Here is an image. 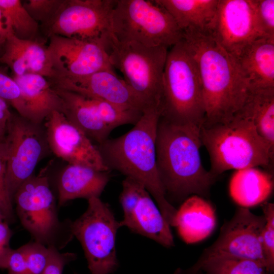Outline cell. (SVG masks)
Returning <instances> with one entry per match:
<instances>
[{
    "label": "cell",
    "instance_id": "cell-1",
    "mask_svg": "<svg viewBox=\"0 0 274 274\" xmlns=\"http://www.w3.org/2000/svg\"><path fill=\"white\" fill-rule=\"evenodd\" d=\"M183 32L201 81L205 109L202 125L229 122L241 109L249 92L236 61L210 33L194 30Z\"/></svg>",
    "mask_w": 274,
    "mask_h": 274
},
{
    "label": "cell",
    "instance_id": "cell-2",
    "mask_svg": "<svg viewBox=\"0 0 274 274\" xmlns=\"http://www.w3.org/2000/svg\"><path fill=\"white\" fill-rule=\"evenodd\" d=\"M200 129L159 118L156 140V165L168 201L170 199L184 201L194 195L203 198L210 195L216 179L201 162Z\"/></svg>",
    "mask_w": 274,
    "mask_h": 274
},
{
    "label": "cell",
    "instance_id": "cell-3",
    "mask_svg": "<svg viewBox=\"0 0 274 274\" xmlns=\"http://www.w3.org/2000/svg\"><path fill=\"white\" fill-rule=\"evenodd\" d=\"M160 113L159 108L145 109L130 130L119 137L108 139L97 147L108 168L143 184L166 221L174 227L177 210L166 197L156 165V140Z\"/></svg>",
    "mask_w": 274,
    "mask_h": 274
},
{
    "label": "cell",
    "instance_id": "cell-4",
    "mask_svg": "<svg viewBox=\"0 0 274 274\" xmlns=\"http://www.w3.org/2000/svg\"><path fill=\"white\" fill-rule=\"evenodd\" d=\"M200 136L217 179L226 171L261 166L273 174L274 153L250 119L237 112L229 122L201 125Z\"/></svg>",
    "mask_w": 274,
    "mask_h": 274
},
{
    "label": "cell",
    "instance_id": "cell-5",
    "mask_svg": "<svg viewBox=\"0 0 274 274\" xmlns=\"http://www.w3.org/2000/svg\"><path fill=\"white\" fill-rule=\"evenodd\" d=\"M160 118L178 125L201 127L205 118L201 81L183 40L168 50L162 78Z\"/></svg>",
    "mask_w": 274,
    "mask_h": 274
},
{
    "label": "cell",
    "instance_id": "cell-6",
    "mask_svg": "<svg viewBox=\"0 0 274 274\" xmlns=\"http://www.w3.org/2000/svg\"><path fill=\"white\" fill-rule=\"evenodd\" d=\"M14 201L21 224L34 241L60 250L74 238L72 221L59 219L47 168L27 179L17 189Z\"/></svg>",
    "mask_w": 274,
    "mask_h": 274
},
{
    "label": "cell",
    "instance_id": "cell-7",
    "mask_svg": "<svg viewBox=\"0 0 274 274\" xmlns=\"http://www.w3.org/2000/svg\"><path fill=\"white\" fill-rule=\"evenodd\" d=\"M103 44L111 65L122 73L124 80L146 109H160L163 74L169 48L120 42L111 31L104 39Z\"/></svg>",
    "mask_w": 274,
    "mask_h": 274
},
{
    "label": "cell",
    "instance_id": "cell-8",
    "mask_svg": "<svg viewBox=\"0 0 274 274\" xmlns=\"http://www.w3.org/2000/svg\"><path fill=\"white\" fill-rule=\"evenodd\" d=\"M111 31L119 41L148 47L169 48L183 39L172 16L155 1L116 0Z\"/></svg>",
    "mask_w": 274,
    "mask_h": 274
},
{
    "label": "cell",
    "instance_id": "cell-9",
    "mask_svg": "<svg viewBox=\"0 0 274 274\" xmlns=\"http://www.w3.org/2000/svg\"><path fill=\"white\" fill-rule=\"evenodd\" d=\"M87 201L84 213L72 221V231L82 247L91 274H111L118 267L116 240L120 221L99 197Z\"/></svg>",
    "mask_w": 274,
    "mask_h": 274
},
{
    "label": "cell",
    "instance_id": "cell-10",
    "mask_svg": "<svg viewBox=\"0 0 274 274\" xmlns=\"http://www.w3.org/2000/svg\"><path fill=\"white\" fill-rule=\"evenodd\" d=\"M44 132L40 125L12 113L5 139L7 146L6 186L13 203L17 189L33 175L48 146Z\"/></svg>",
    "mask_w": 274,
    "mask_h": 274
},
{
    "label": "cell",
    "instance_id": "cell-11",
    "mask_svg": "<svg viewBox=\"0 0 274 274\" xmlns=\"http://www.w3.org/2000/svg\"><path fill=\"white\" fill-rule=\"evenodd\" d=\"M116 0H63L58 10L42 26L46 35L103 43L111 31Z\"/></svg>",
    "mask_w": 274,
    "mask_h": 274
},
{
    "label": "cell",
    "instance_id": "cell-12",
    "mask_svg": "<svg viewBox=\"0 0 274 274\" xmlns=\"http://www.w3.org/2000/svg\"><path fill=\"white\" fill-rule=\"evenodd\" d=\"M119 200L123 218L121 227L149 238L165 248L174 246L170 226L143 184L126 177Z\"/></svg>",
    "mask_w": 274,
    "mask_h": 274
},
{
    "label": "cell",
    "instance_id": "cell-13",
    "mask_svg": "<svg viewBox=\"0 0 274 274\" xmlns=\"http://www.w3.org/2000/svg\"><path fill=\"white\" fill-rule=\"evenodd\" d=\"M265 223L263 214L257 215L248 208L238 207L232 218L222 226L217 239L204 250L200 258L235 257L254 260L265 268L261 245Z\"/></svg>",
    "mask_w": 274,
    "mask_h": 274
},
{
    "label": "cell",
    "instance_id": "cell-14",
    "mask_svg": "<svg viewBox=\"0 0 274 274\" xmlns=\"http://www.w3.org/2000/svg\"><path fill=\"white\" fill-rule=\"evenodd\" d=\"M49 38L47 48L55 74L53 79L83 77L103 70L114 71L103 43L58 36Z\"/></svg>",
    "mask_w": 274,
    "mask_h": 274
},
{
    "label": "cell",
    "instance_id": "cell-15",
    "mask_svg": "<svg viewBox=\"0 0 274 274\" xmlns=\"http://www.w3.org/2000/svg\"><path fill=\"white\" fill-rule=\"evenodd\" d=\"M210 34L235 60L252 42L266 37L258 25L254 0H219Z\"/></svg>",
    "mask_w": 274,
    "mask_h": 274
},
{
    "label": "cell",
    "instance_id": "cell-16",
    "mask_svg": "<svg viewBox=\"0 0 274 274\" xmlns=\"http://www.w3.org/2000/svg\"><path fill=\"white\" fill-rule=\"evenodd\" d=\"M48 147L57 157L68 164L109 172L97 146L59 111L52 113L44 121Z\"/></svg>",
    "mask_w": 274,
    "mask_h": 274
},
{
    "label": "cell",
    "instance_id": "cell-17",
    "mask_svg": "<svg viewBox=\"0 0 274 274\" xmlns=\"http://www.w3.org/2000/svg\"><path fill=\"white\" fill-rule=\"evenodd\" d=\"M53 87L99 99L126 109L143 112L145 106L124 80L114 71L103 70L76 78L50 80Z\"/></svg>",
    "mask_w": 274,
    "mask_h": 274
},
{
    "label": "cell",
    "instance_id": "cell-18",
    "mask_svg": "<svg viewBox=\"0 0 274 274\" xmlns=\"http://www.w3.org/2000/svg\"><path fill=\"white\" fill-rule=\"evenodd\" d=\"M0 55V63L7 65L14 76L37 74L51 80L55 74L49 57L47 46L36 40L16 37L10 29Z\"/></svg>",
    "mask_w": 274,
    "mask_h": 274
},
{
    "label": "cell",
    "instance_id": "cell-19",
    "mask_svg": "<svg viewBox=\"0 0 274 274\" xmlns=\"http://www.w3.org/2000/svg\"><path fill=\"white\" fill-rule=\"evenodd\" d=\"M109 180V172L68 164L57 178L58 206L75 199L99 197Z\"/></svg>",
    "mask_w": 274,
    "mask_h": 274
},
{
    "label": "cell",
    "instance_id": "cell-20",
    "mask_svg": "<svg viewBox=\"0 0 274 274\" xmlns=\"http://www.w3.org/2000/svg\"><path fill=\"white\" fill-rule=\"evenodd\" d=\"M235 60L249 90L274 89V38H258Z\"/></svg>",
    "mask_w": 274,
    "mask_h": 274
},
{
    "label": "cell",
    "instance_id": "cell-21",
    "mask_svg": "<svg viewBox=\"0 0 274 274\" xmlns=\"http://www.w3.org/2000/svg\"><path fill=\"white\" fill-rule=\"evenodd\" d=\"M28 113V119L41 124L53 112L62 113L63 102L49 80L37 74L14 76Z\"/></svg>",
    "mask_w": 274,
    "mask_h": 274
},
{
    "label": "cell",
    "instance_id": "cell-22",
    "mask_svg": "<svg viewBox=\"0 0 274 274\" xmlns=\"http://www.w3.org/2000/svg\"><path fill=\"white\" fill-rule=\"evenodd\" d=\"M216 224L215 211L204 198L192 195L177 210L174 226L187 244L196 243L208 237Z\"/></svg>",
    "mask_w": 274,
    "mask_h": 274
},
{
    "label": "cell",
    "instance_id": "cell-23",
    "mask_svg": "<svg viewBox=\"0 0 274 274\" xmlns=\"http://www.w3.org/2000/svg\"><path fill=\"white\" fill-rule=\"evenodd\" d=\"M53 87L62 100V113L70 122L98 145L109 139L112 129L100 119L88 98L75 92Z\"/></svg>",
    "mask_w": 274,
    "mask_h": 274
},
{
    "label": "cell",
    "instance_id": "cell-24",
    "mask_svg": "<svg viewBox=\"0 0 274 274\" xmlns=\"http://www.w3.org/2000/svg\"><path fill=\"white\" fill-rule=\"evenodd\" d=\"M229 193L241 207L248 208L264 203L273 189V174L258 167L236 170L229 183Z\"/></svg>",
    "mask_w": 274,
    "mask_h": 274
},
{
    "label": "cell",
    "instance_id": "cell-25",
    "mask_svg": "<svg viewBox=\"0 0 274 274\" xmlns=\"http://www.w3.org/2000/svg\"><path fill=\"white\" fill-rule=\"evenodd\" d=\"M219 0H155L172 16L183 32L210 33Z\"/></svg>",
    "mask_w": 274,
    "mask_h": 274
},
{
    "label": "cell",
    "instance_id": "cell-26",
    "mask_svg": "<svg viewBox=\"0 0 274 274\" xmlns=\"http://www.w3.org/2000/svg\"><path fill=\"white\" fill-rule=\"evenodd\" d=\"M237 112L251 120L258 133L274 153V89L249 90Z\"/></svg>",
    "mask_w": 274,
    "mask_h": 274
},
{
    "label": "cell",
    "instance_id": "cell-27",
    "mask_svg": "<svg viewBox=\"0 0 274 274\" xmlns=\"http://www.w3.org/2000/svg\"><path fill=\"white\" fill-rule=\"evenodd\" d=\"M174 274H268L254 260L227 256L199 258L191 267L178 268Z\"/></svg>",
    "mask_w": 274,
    "mask_h": 274
},
{
    "label": "cell",
    "instance_id": "cell-28",
    "mask_svg": "<svg viewBox=\"0 0 274 274\" xmlns=\"http://www.w3.org/2000/svg\"><path fill=\"white\" fill-rule=\"evenodd\" d=\"M0 11L6 29L17 38L35 40L39 23L34 20L20 0H0Z\"/></svg>",
    "mask_w": 274,
    "mask_h": 274
},
{
    "label": "cell",
    "instance_id": "cell-29",
    "mask_svg": "<svg viewBox=\"0 0 274 274\" xmlns=\"http://www.w3.org/2000/svg\"><path fill=\"white\" fill-rule=\"evenodd\" d=\"M87 98L100 119L112 130L123 125H134L143 113L136 110L124 109L101 99Z\"/></svg>",
    "mask_w": 274,
    "mask_h": 274
},
{
    "label": "cell",
    "instance_id": "cell-30",
    "mask_svg": "<svg viewBox=\"0 0 274 274\" xmlns=\"http://www.w3.org/2000/svg\"><path fill=\"white\" fill-rule=\"evenodd\" d=\"M265 223L261 234V245L268 274L274 271V204L264 202L261 204Z\"/></svg>",
    "mask_w": 274,
    "mask_h": 274
},
{
    "label": "cell",
    "instance_id": "cell-31",
    "mask_svg": "<svg viewBox=\"0 0 274 274\" xmlns=\"http://www.w3.org/2000/svg\"><path fill=\"white\" fill-rule=\"evenodd\" d=\"M20 249L24 257L28 274H43L48 261V247L33 241Z\"/></svg>",
    "mask_w": 274,
    "mask_h": 274
},
{
    "label": "cell",
    "instance_id": "cell-32",
    "mask_svg": "<svg viewBox=\"0 0 274 274\" xmlns=\"http://www.w3.org/2000/svg\"><path fill=\"white\" fill-rule=\"evenodd\" d=\"M0 97L10 104L21 117L28 120V113L19 87L13 78L0 70Z\"/></svg>",
    "mask_w": 274,
    "mask_h": 274
},
{
    "label": "cell",
    "instance_id": "cell-33",
    "mask_svg": "<svg viewBox=\"0 0 274 274\" xmlns=\"http://www.w3.org/2000/svg\"><path fill=\"white\" fill-rule=\"evenodd\" d=\"M6 164L7 146L4 137L0 139V209L8 223H13L15 217L13 202L6 186Z\"/></svg>",
    "mask_w": 274,
    "mask_h": 274
},
{
    "label": "cell",
    "instance_id": "cell-34",
    "mask_svg": "<svg viewBox=\"0 0 274 274\" xmlns=\"http://www.w3.org/2000/svg\"><path fill=\"white\" fill-rule=\"evenodd\" d=\"M63 0H28L22 2L31 17L44 25L55 15Z\"/></svg>",
    "mask_w": 274,
    "mask_h": 274
},
{
    "label": "cell",
    "instance_id": "cell-35",
    "mask_svg": "<svg viewBox=\"0 0 274 274\" xmlns=\"http://www.w3.org/2000/svg\"><path fill=\"white\" fill-rule=\"evenodd\" d=\"M257 24L261 33L274 38V0H254Z\"/></svg>",
    "mask_w": 274,
    "mask_h": 274
},
{
    "label": "cell",
    "instance_id": "cell-36",
    "mask_svg": "<svg viewBox=\"0 0 274 274\" xmlns=\"http://www.w3.org/2000/svg\"><path fill=\"white\" fill-rule=\"evenodd\" d=\"M48 249V261L43 274H62L65 266L77 258L74 253H61L53 247Z\"/></svg>",
    "mask_w": 274,
    "mask_h": 274
},
{
    "label": "cell",
    "instance_id": "cell-37",
    "mask_svg": "<svg viewBox=\"0 0 274 274\" xmlns=\"http://www.w3.org/2000/svg\"><path fill=\"white\" fill-rule=\"evenodd\" d=\"M12 234V231L7 222H0V268H6L8 259L12 250L9 242Z\"/></svg>",
    "mask_w": 274,
    "mask_h": 274
},
{
    "label": "cell",
    "instance_id": "cell-38",
    "mask_svg": "<svg viewBox=\"0 0 274 274\" xmlns=\"http://www.w3.org/2000/svg\"><path fill=\"white\" fill-rule=\"evenodd\" d=\"M8 274H28L23 254L18 249H12L7 263Z\"/></svg>",
    "mask_w": 274,
    "mask_h": 274
},
{
    "label": "cell",
    "instance_id": "cell-39",
    "mask_svg": "<svg viewBox=\"0 0 274 274\" xmlns=\"http://www.w3.org/2000/svg\"><path fill=\"white\" fill-rule=\"evenodd\" d=\"M8 104L0 97V131L5 136L8 122L12 115Z\"/></svg>",
    "mask_w": 274,
    "mask_h": 274
},
{
    "label": "cell",
    "instance_id": "cell-40",
    "mask_svg": "<svg viewBox=\"0 0 274 274\" xmlns=\"http://www.w3.org/2000/svg\"><path fill=\"white\" fill-rule=\"evenodd\" d=\"M7 33V32L4 24L2 13L0 11V39L6 40Z\"/></svg>",
    "mask_w": 274,
    "mask_h": 274
},
{
    "label": "cell",
    "instance_id": "cell-41",
    "mask_svg": "<svg viewBox=\"0 0 274 274\" xmlns=\"http://www.w3.org/2000/svg\"><path fill=\"white\" fill-rule=\"evenodd\" d=\"M5 41V40L0 39V55L2 54V51H3V46L4 45Z\"/></svg>",
    "mask_w": 274,
    "mask_h": 274
},
{
    "label": "cell",
    "instance_id": "cell-42",
    "mask_svg": "<svg viewBox=\"0 0 274 274\" xmlns=\"http://www.w3.org/2000/svg\"><path fill=\"white\" fill-rule=\"evenodd\" d=\"M3 221L6 222L5 216L4 214H3L1 210L0 209V222H3Z\"/></svg>",
    "mask_w": 274,
    "mask_h": 274
},
{
    "label": "cell",
    "instance_id": "cell-43",
    "mask_svg": "<svg viewBox=\"0 0 274 274\" xmlns=\"http://www.w3.org/2000/svg\"><path fill=\"white\" fill-rule=\"evenodd\" d=\"M74 274H78V273H77L76 272H74Z\"/></svg>",
    "mask_w": 274,
    "mask_h": 274
}]
</instances>
